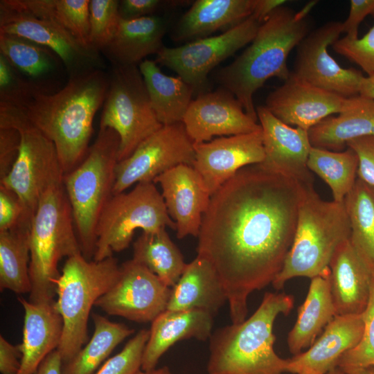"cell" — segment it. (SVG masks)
<instances>
[{
  "mask_svg": "<svg viewBox=\"0 0 374 374\" xmlns=\"http://www.w3.org/2000/svg\"><path fill=\"white\" fill-rule=\"evenodd\" d=\"M0 54L21 75L42 89L37 81L52 75L62 62L50 48L28 39L6 33H0Z\"/></svg>",
  "mask_w": 374,
  "mask_h": 374,
  "instance_id": "36",
  "label": "cell"
},
{
  "mask_svg": "<svg viewBox=\"0 0 374 374\" xmlns=\"http://www.w3.org/2000/svg\"><path fill=\"white\" fill-rule=\"evenodd\" d=\"M183 123L194 143L211 141L213 136H229L260 130L235 96L220 87L203 91L193 99Z\"/></svg>",
  "mask_w": 374,
  "mask_h": 374,
  "instance_id": "17",
  "label": "cell"
},
{
  "mask_svg": "<svg viewBox=\"0 0 374 374\" xmlns=\"http://www.w3.org/2000/svg\"><path fill=\"white\" fill-rule=\"evenodd\" d=\"M227 301L224 287L211 264L197 256L171 288L166 310H197L215 315Z\"/></svg>",
  "mask_w": 374,
  "mask_h": 374,
  "instance_id": "26",
  "label": "cell"
},
{
  "mask_svg": "<svg viewBox=\"0 0 374 374\" xmlns=\"http://www.w3.org/2000/svg\"><path fill=\"white\" fill-rule=\"evenodd\" d=\"M193 167L212 195L244 167L264 159L262 130L194 143Z\"/></svg>",
  "mask_w": 374,
  "mask_h": 374,
  "instance_id": "18",
  "label": "cell"
},
{
  "mask_svg": "<svg viewBox=\"0 0 374 374\" xmlns=\"http://www.w3.org/2000/svg\"><path fill=\"white\" fill-rule=\"evenodd\" d=\"M358 157L350 148L343 151L312 147L308 159L309 170L329 186L333 200L344 202L357 179Z\"/></svg>",
  "mask_w": 374,
  "mask_h": 374,
  "instance_id": "38",
  "label": "cell"
},
{
  "mask_svg": "<svg viewBox=\"0 0 374 374\" xmlns=\"http://www.w3.org/2000/svg\"><path fill=\"white\" fill-rule=\"evenodd\" d=\"M81 252L72 209L63 184L41 197L30 229L29 301H53L59 262Z\"/></svg>",
  "mask_w": 374,
  "mask_h": 374,
  "instance_id": "6",
  "label": "cell"
},
{
  "mask_svg": "<svg viewBox=\"0 0 374 374\" xmlns=\"http://www.w3.org/2000/svg\"><path fill=\"white\" fill-rule=\"evenodd\" d=\"M328 374H346L341 369L337 367L331 370Z\"/></svg>",
  "mask_w": 374,
  "mask_h": 374,
  "instance_id": "55",
  "label": "cell"
},
{
  "mask_svg": "<svg viewBox=\"0 0 374 374\" xmlns=\"http://www.w3.org/2000/svg\"><path fill=\"white\" fill-rule=\"evenodd\" d=\"M62 364L61 355L56 349L44 359L35 374H62Z\"/></svg>",
  "mask_w": 374,
  "mask_h": 374,
  "instance_id": "51",
  "label": "cell"
},
{
  "mask_svg": "<svg viewBox=\"0 0 374 374\" xmlns=\"http://www.w3.org/2000/svg\"><path fill=\"white\" fill-rule=\"evenodd\" d=\"M20 141L17 129L0 126V180L11 170L18 157Z\"/></svg>",
  "mask_w": 374,
  "mask_h": 374,
  "instance_id": "46",
  "label": "cell"
},
{
  "mask_svg": "<svg viewBox=\"0 0 374 374\" xmlns=\"http://www.w3.org/2000/svg\"><path fill=\"white\" fill-rule=\"evenodd\" d=\"M374 135V99L360 95L348 98L344 110L308 130L312 147L343 151L350 141Z\"/></svg>",
  "mask_w": 374,
  "mask_h": 374,
  "instance_id": "27",
  "label": "cell"
},
{
  "mask_svg": "<svg viewBox=\"0 0 374 374\" xmlns=\"http://www.w3.org/2000/svg\"><path fill=\"white\" fill-rule=\"evenodd\" d=\"M261 24L253 16L224 31L177 47L163 46L155 62L176 73L195 91L202 89L209 72L241 48L250 44Z\"/></svg>",
  "mask_w": 374,
  "mask_h": 374,
  "instance_id": "12",
  "label": "cell"
},
{
  "mask_svg": "<svg viewBox=\"0 0 374 374\" xmlns=\"http://www.w3.org/2000/svg\"><path fill=\"white\" fill-rule=\"evenodd\" d=\"M310 184L255 164L240 169L211 195L197 256L215 269L232 323L247 319L249 295L272 283L281 271Z\"/></svg>",
  "mask_w": 374,
  "mask_h": 374,
  "instance_id": "1",
  "label": "cell"
},
{
  "mask_svg": "<svg viewBox=\"0 0 374 374\" xmlns=\"http://www.w3.org/2000/svg\"><path fill=\"white\" fill-rule=\"evenodd\" d=\"M118 6V0H90L89 44L93 50L102 52L114 37L121 20Z\"/></svg>",
  "mask_w": 374,
  "mask_h": 374,
  "instance_id": "39",
  "label": "cell"
},
{
  "mask_svg": "<svg viewBox=\"0 0 374 374\" xmlns=\"http://www.w3.org/2000/svg\"><path fill=\"white\" fill-rule=\"evenodd\" d=\"M133 260L155 274L172 288L186 266L184 257L165 228L143 232L133 244Z\"/></svg>",
  "mask_w": 374,
  "mask_h": 374,
  "instance_id": "33",
  "label": "cell"
},
{
  "mask_svg": "<svg viewBox=\"0 0 374 374\" xmlns=\"http://www.w3.org/2000/svg\"><path fill=\"white\" fill-rule=\"evenodd\" d=\"M317 2H309L299 12L284 6L276 8L261 23L244 51L217 72L216 81L235 96L255 121L254 93L271 78H288L287 57L309 33L307 16Z\"/></svg>",
  "mask_w": 374,
  "mask_h": 374,
  "instance_id": "3",
  "label": "cell"
},
{
  "mask_svg": "<svg viewBox=\"0 0 374 374\" xmlns=\"http://www.w3.org/2000/svg\"><path fill=\"white\" fill-rule=\"evenodd\" d=\"M8 1L37 17L55 22L83 46L93 49L89 44V0Z\"/></svg>",
  "mask_w": 374,
  "mask_h": 374,
  "instance_id": "37",
  "label": "cell"
},
{
  "mask_svg": "<svg viewBox=\"0 0 374 374\" xmlns=\"http://www.w3.org/2000/svg\"><path fill=\"white\" fill-rule=\"evenodd\" d=\"M154 183L161 186L177 237H197L211 197L200 175L193 166L181 164L159 175Z\"/></svg>",
  "mask_w": 374,
  "mask_h": 374,
  "instance_id": "21",
  "label": "cell"
},
{
  "mask_svg": "<svg viewBox=\"0 0 374 374\" xmlns=\"http://www.w3.org/2000/svg\"><path fill=\"white\" fill-rule=\"evenodd\" d=\"M342 22L330 21L308 33L296 46L293 73L305 82L344 98L359 95L361 71L344 69L328 51L339 39Z\"/></svg>",
  "mask_w": 374,
  "mask_h": 374,
  "instance_id": "15",
  "label": "cell"
},
{
  "mask_svg": "<svg viewBox=\"0 0 374 374\" xmlns=\"http://www.w3.org/2000/svg\"><path fill=\"white\" fill-rule=\"evenodd\" d=\"M364 329L359 343L344 353L337 367L341 370L374 366V276L368 305L363 312Z\"/></svg>",
  "mask_w": 374,
  "mask_h": 374,
  "instance_id": "40",
  "label": "cell"
},
{
  "mask_svg": "<svg viewBox=\"0 0 374 374\" xmlns=\"http://www.w3.org/2000/svg\"><path fill=\"white\" fill-rule=\"evenodd\" d=\"M350 226L344 202L320 197L313 184L306 186L299 210L294 241L272 285L281 290L296 277L310 279L330 273L337 249L350 239Z\"/></svg>",
  "mask_w": 374,
  "mask_h": 374,
  "instance_id": "5",
  "label": "cell"
},
{
  "mask_svg": "<svg viewBox=\"0 0 374 374\" xmlns=\"http://www.w3.org/2000/svg\"><path fill=\"white\" fill-rule=\"evenodd\" d=\"M0 33L21 37L50 48L69 76L103 69L100 52L83 46L55 22L19 9L8 0L0 1Z\"/></svg>",
  "mask_w": 374,
  "mask_h": 374,
  "instance_id": "16",
  "label": "cell"
},
{
  "mask_svg": "<svg viewBox=\"0 0 374 374\" xmlns=\"http://www.w3.org/2000/svg\"><path fill=\"white\" fill-rule=\"evenodd\" d=\"M119 273L120 266L113 256L96 261L79 253L66 258L55 282L57 299L54 303L63 321L62 336L57 348L63 364L87 342L91 308L113 285Z\"/></svg>",
  "mask_w": 374,
  "mask_h": 374,
  "instance_id": "8",
  "label": "cell"
},
{
  "mask_svg": "<svg viewBox=\"0 0 374 374\" xmlns=\"http://www.w3.org/2000/svg\"><path fill=\"white\" fill-rule=\"evenodd\" d=\"M166 21L157 15L124 19L102 53L114 66H137L163 46Z\"/></svg>",
  "mask_w": 374,
  "mask_h": 374,
  "instance_id": "28",
  "label": "cell"
},
{
  "mask_svg": "<svg viewBox=\"0 0 374 374\" xmlns=\"http://www.w3.org/2000/svg\"><path fill=\"white\" fill-rule=\"evenodd\" d=\"M346 146L357 155V178L374 186V135L353 139Z\"/></svg>",
  "mask_w": 374,
  "mask_h": 374,
  "instance_id": "45",
  "label": "cell"
},
{
  "mask_svg": "<svg viewBox=\"0 0 374 374\" xmlns=\"http://www.w3.org/2000/svg\"><path fill=\"white\" fill-rule=\"evenodd\" d=\"M364 329L363 313L336 315L310 348L287 359L286 373L328 374L359 343Z\"/></svg>",
  "mask_w": 374,
  "mask_h": 374,
  "instance_id": "22",
  "label": "cell"
},
{
  "mask_svg": "<svg viewBox=\"0 0 374 374\" xmlns=\"http://www.w3.org/2000/svg\"><path fill=\"white\" fill-rule=\"evenodd\" d=\"M0 126L15 127L21 138L18 157L0 185L16 193L33 217L42 196L63 184L64 173L55 146L29 121L21 106L0 103Z\"/></svg>",
  "mask_w": 374,
  "mask_h": 374,
  "instance_id": "9",
  "label": "cell"
},
{
  "mask_svg": "<svg viewBox=\"0 0 374 374\" xmlns=\"http://www.w3.org/2000/svg\"><path fill=\"white\" fill-rule=\"evenodd\" d=\"M19 197L0 185V231L12 229L25 221L32 222Z\"/></svg>",
  "mask_w": 374,
  "mask_h": 374,
  "instance_id": "44",
  "label": "cell"
},
{
  "mask_svg": "<svg viewBox=\"0 0 374 374\" xmlns=\"http://www.w3.org/2000/svg\"><path fill=\"white\" fill-rule=\"evenodd\" d=\"M165 1L160 0H122L119 1L118 11L121 18L132 19L154 15Z\"/></svg>",
  "mask_w": 374,
  "mask_h": 374,
  "instance_id": "48",
  "label": "cell"
},
{
  "mask_svg": "<svg viewBox=\"0 0 374 374\" xmlns=\"http://www.w3.org/2000/svg\"><path fill=\"white\" fill-rule=\"evenodd\" d=\"M149 337L150 330H139L96 374H137L141 370L143 355Z\"/></svg>",
  "mask_w": 374,
  "mask_h": 374,
  "instance_id": "41",
  "label": "cell"
},
{
  "mask_svg": "<svg viewBox=\"0 0 374 374\" xmlns=\"http://www.w3.org/2000/svg\"><path fill=\"white\" fill-rule=\"evenodd\" d=\"M346 374H374V366L342 370Z\"/></svg>",
  "mask_w": 374,
  "mask_h": 374,
  "instance_id": "53",
  "label": "cell"
},
{
  "mask_svg": "<svg viewBox=\"0 0 374 374\" xmlns=\"http://www.w3.org/2000/svg\"><path fill=\"white\" fill-rule=\"evenodd\" d=\"M347 19L342 22V33L351 38H358V28L368 15L374 17V0H351Z\"/></svg>",
  "mask_w": 374,
  "mask_h": 374,
  "instance_id": "47",
  "label": "cell"
},
{
  "mask_svg": "<svg viewBox=\"0 0 374 374\" xmlns=\"http://www.w3.org/2000/svg\"><path fill=\"white\" fill-rule=\"evenodd\" d=\"M332 46L337 53L360 66L367 76L374 75V25L362 37L345 36Z\"/></svg>",
  "mask_w": 374,
  "mask_h": 374,
  "instance_id": "43",
  "label": "cell"
},
{
  "mask_svg": "<svg viewBox=\"0 0 374 374\" xmlns=\"http://www.w3.org/2000/svg\"><path fill=\"white\" fill-rule=\"evenodd\" d=\"M194 143L183 122L163 125L145 139L127 159L118 161L113 195L134 184L154 182L162 173L179 166H193Z\"/></svg>",
  "mask_w": 374,
  "mask_h": 374,
  "instance_id": "13",
  "label": "cell"
},
{
  "mask_svg": "<svg viewBox=\"0 0 374 374\" xmlns=\"http://www.w3.org/2000/svg\"><path fill=\"white\" fill-rule=\"evenodd\" d=\"M108 87L109 75L94 69L69 76L56 92L37 91L22 107L29 121L54 143L64 175L80 163L89 150L93 118Z\"/></svg>",
  "mask_w": 374,
  "mask_h": 374,
  "instance_id": "2",
  "label": "cell"
},
{
  "mask_svg": "<svg viewBox=\"0 0 374 374\" xmlns=\"http://www.w3.org/2000/svg\"><path fill=\"white\" fill-rule=\"evenodd\" d=\"M359 95L374 99V75L364 76L361 83Z\"/></svg>",
  "mask_w": 374,
  "mask_h": 374,
  "instance_id": "52",
  "label": "cell"
},
{
  "mask_svg": "<svg viewBox=\"0 0 374 374\" xmlns=\"http://www.w3.org/2000/svg\"><path fill=\"white\" fill-rule=\"evenodd\" d=\"M31 222L0 231V289L30 293V229Z\"/></svg>",
  "mask_w": 374,
  "mask_h": 374,
  "instance_id": "32",
  "label": "cell"
},
{
  "mask_svg": "<svg viewBox=\"0 0 374 374\" xmlns=\"http://www.w3.org/2000/svg\"><path fill=\"white\" fill-rule=\"evenodd\" d=\"M94 332L84 348L68 362L62 364V374H92L114 348L134 330L92 313Z\"/></svg>",
  "mask_w": 374,
  "mask_h": 374,
  "instance_id": "35",
  "label": "cell"
},
{
  "mask_svg": "<svg viewBox=\"0 0 374 374\" xmlns=\"http://www.w3.org/2000/svg\"><path fill=\"white\" fill-rule=\"evenodd\" d=\"M119 143L114 130L100 129L83 160L64 175L81 252L89 260L95 252L99 217L113 195Z\"/></svg>",
  "mask_w": 374,
  "mask_h": 374,
  "instance_id": "7",
  "label": "cell"
},
{
  "mask_svg": "<svg viewBox=\"0 0 374 374\" xmlns=\"http://www.w3.org/2000/svg\"><path fill=\"white\" fill-rule=\"evenodd\" d=\"M347 99L291 72L282 85L268 94L265 107L284 123L308 131L324 118L341 112Z\"/></svg>",
  "mask_w": 374,
  "mask_h": 374,
  "instance_id": "19",
  "label": "cell"
},
{
  "mask_svg": "<svg viewBox=\"0 0 374 374\" xmlns=\"http://www.w3.org/2000/svg\"><path fill=\"white\" fill-rule=\"evenodd\" d=\"M255 0H197L178 22L174 38L188 41L227 30L252 15Z\"/></svg>",
  "mask_w": 374,
  "mask_h": 374,
  "instance_id": "29",
  "label": "cell"
},
{
  "mask_svg": "<svg viewBox=\"0 0 374 374\" xmlns=\"http://www.w3.org/2000/svg\"><path fill=\"white\" fill-rule=\"evenodd\" d=\"M344 203L350 226V242L374 273V186L357 178Z\"/></svg>",
  "mask_w": 374,
  "mask_h": 374,
  "instance_id": "34",
  "label": "cell"
},
{
  "mask_svg": "<svg viewBox=\"0 0 374 374\" xmlns=\"http://www.w3.org/2000/svg\"><path fill=\"white\" fill-rule=\"evenodd\" d=\"M329 269L336 315L362 314L368 303L374 273L357 253L350 239L337 249Z\"/></svg>",
  "mask_w": 374,
  "mask_h": 374,
  "instance_id": "23",
  "label": "cell"
},
{
  "mask_svg": "<svg viewBox=\"0 0 374 374\" xmlns=\"http://www.w3.org/2000/svg\"><path fill=\"white\" fill-rule=\"evenodd\" d=\"M286 2L285 0H255L252 15L261 24L271 12Z\"/></svg>",
  "mask_w": 374,
  "mask_h": 374,
  "instance_id": "50",
  "label": "cell"
},
{
  "mask_svg": "<svg viewBox=\"0 0 374 374\" xmlns=\"http://www.w3.org/2000/svg\"><path fill=\"white\" fill-rule=\"evenodd\" d=\"M24 310L21 366L17 374H35L44 359L59 346L63 321L54 303H34L17 297Z\"/></svg>",
  "mask_w": 374,
  "mask_h": 374,
  "instance_id": "24",
  "label": "cell"
},
{
  "mask_svg": "<svg viewBox=\"0 0 374 374\" xmlns=\"http://www.w3.org/2000/svg\"><path fill=\"white\" fill-rule=\"evenodd\" d=\"M294 296L266 292L248 319L217 329L209 338L208 374H283L287 359L274 351V324L294 308Z\"/></svg>",
  "mask_w": 374,
  "mask_h": 374,
  "instance_id": "4",
  "label": "cell"
},
{
  "mask_svg": "<svg viewBox=\"0 0 374 374\" xmlns=\"http://www.w3.org/2000/svg\"><path fill=\"white\" fill-rule=\"evenodd\" d=\"M137 374H172L167 366L154 368L151 371H144L141 370Z\"/></svg>",
  "mask_w": 374,
  "mask_h": 374,
  "instance_id": "54",
  "label": "cell"
},
{
  "mask_svg": "<svg viewBox=\"0 0 374 374\" xmlns=\"http://www.w3.org/2000/svg\"><path fill=\"white\" fill-rule=\"evenodd\" d=\"M213 315L197 310H166L152 321L141 370L156 368L161 356L175 343L191 338L206 341L213 331Z\"/></svg>",
  "mask_w": 374,
  "mask_h": 374,
  "instance_id": "25",
  "label": "cell"
},
{
  "mask_svg": "<svg viewBox=\"0 0 374 374\" xmlns=\"http://www.w3.org/2000/svg\"><path fill=\"white\" fill-rule=\"evenodd\" d=\"M162 126L152 107L139 66L114 65L109 75L100 129L110 128L118 134V161L130 157Z\"/></svg>",
  "mask_w": 374,
  "mask_h": 374,
  "instance_id": "11",
  "label": "cell"
},
{
  "mask_svg": "<svg viewBox=\"0 0 374 374\" xmlns=\"http://www.w3.org/2000/svg\"><path fill=\"white\" fill-rule=\"evenodd\" d=\"M166 227L176 231L161 193L154 182L138 183L130 192L112 195L105 204L96 226L93 260L126 249L136 229L149 232Z\"/></svg>",
  "mask_w": 374,
  "mask_h": 374,
  "instance_id": "10",
  "label": "cell"
},
{
  "mask_svg": "<svg viewBox=\"0 0 374 374\" xmlns=\"http://www.w3.org/2000/svg\"><path fill=\"white\" fill-rule=\"evenodd\" d=\"M171 288L134 260L120 266L113 285L95 303L109 315L128 320L152 322L167 309Z\"/></svg>",
  "mask_w": 374,
  "mask_h": 374,
  "instance_id": "14",
  "label": "cell"
},
{
  "mask_svg": "<svg viewBox=\"0 0 374 374\" xmlns=\"http://www.w3.org/2000/svg\"><path fill=\"white\" fill-rule=\"evenodd\" d=\"M256 114L262 130L263 169L303 184H313L307 163L312 145L308 131L288 125L275 117L265 106Z\"/></svg>",
  "mask_w": 374,
  "mask_h": 374,
  "instance_id": "20",
  "label": "cell"
},
{
  "mask_svg": "<svg viewBox=\"0 0 374 374\" xmlns=\"http://www.w3.org/2000/svg\"><path fill=\"white\" fill-rule=\"evenodd\" d=\"M21 353L19 344L14 346L0 336V372L17 374L21 366Z\"/></svg>",
  "mask_w": 374,
  "mask_h": 374,
  "instance_id": "49",
  "label": "cell"
},
{
  "mask_svg": "<svg viewBox=\"0 0 374 374\" xmlns=\"http://www.w3.org/2000/svg\"><path fill=\"white\" fill-rule=\"evenodd\" d=\"M37 91L44 90L21 75L0 54V103L24 107Z\"/></svg>",
  "mask_w": 374,
  "mask_h": 374,
  "instance_id": "42",
  "label": "cell"
},
{
  "mask_svg": "<svg viewBox=\"0 0 374 374\" xmlns=\"http://www.w3.org/2000/svg\"><path fill=\"white\" fill-rule=\"evenodd\" d=\"M155 114L163 125L183 122L195 91L180 77L163 73L155 61L145 59L139 65Z\"/></svg>",
  "mask_w": 374,
  "mask_h": 374,
  "instance_id": "31",
  "label": "cell"
},
{
  "mask_svg": "<svg viewBox=\"0 0 374 374\" xmlns=\"http://www.w3.org/2000/svg\"><path fill=\"white\" fill-rule=\"evenodd\" d=\"M329 275L311 278L305 299L298 308L296 322L287 338L288 349L294 355L310 348L336 316Z\"/></svg>",
  "mask_w": 374,
  "mask_h": 374,
  "instance_id": "30",
  "label": "cell"
}]
</instances>
